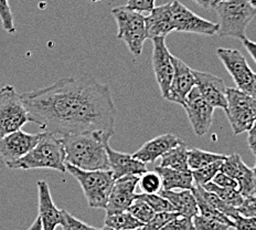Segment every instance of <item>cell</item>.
I'll return each mask as SVG.
<instances>
[{"instance_id":"6da1fadb","label":"cell","mask_w":256,"mask_h":230,"mask_svg":"<svg viewBox=\"0 0 256 230\" xmlns=\"http://www.w3.org/2000/svg\"><path fill=\"white\" fill-rule=\"evenodd\" d=\"M29 122L58 137L100 131L115 133L117 109L110 89L92 74L62 78L21 94Z\"/></svg>"},{"instance_id":"7a4b0ae2","label":"cell","mask_w":256,"mask_h":230,"mask_svg":"<svg viewBox=\"0 0 256 230\" xmlns=\"http://www.w3.org/2000/svg\"><path fill=\"white\" fill-rule=\"evenodd\" d=\"M66 163L84 170L110 169L108 156L105 149L106 142L112 135L108 133L93 131L62 136Z\"/></svg>"},{"instance_id":"3957f363","label":"cell","mask_w":256,"mask_h":230,"mask_svg":"<svg viewBox=\"0 0 256 230\" xmlns=\"http://www.w3.org/2000/svg\"><path fill=\"white\" fill-rule=\"evenodd\" d=\"M10 169H54L66 173V153L61 138L49 132L41 133L39 142L22 158L12 164Z\"/></svg>"},{"instance_id":"277c9868","label":"cell","mask_w":256,"mask_h":230,"mask_svg":"<svg viewBox=\"0 0 256 230\" xmlns=\"http://www.w3.org/2000/svg\"><path fill=\"white\" fill-rule=\"evenodd\" d=\"M212 9L218 17V36L240 40L246 38V28L256 15V8L248 0H221Z\"/></svg>"},{"instance_id":"5b68a950","label":"cell","mask_w":256,"mask_h":230,"mask_svg":"<svg viewBox=\"0 0 256 230\" xmlns=\"http://www.w3.org/2000/svg\"><path fill=\"white\" fill-rule=\"evenodd\" d=\"M66 168L82 187L88 206L105 209L115 180L112 170H84L66 163Z\"/></svg>"},{"instance_id":"8992f818","label":"cell","mask_w":256,"mask_h":230,"mask_svg":"<svg viewBox=\"0 0 256 230\" xmlns=\"http://www.w3.org/2000/svg\"><path fill=\"white\" fill-rule=\"evenodd\" d=\"M117 24V38L124 41L128 50L135 57L142 55V47L147 40L145 17L127 6L115 7L110 10Z\"/></svg>"},{"instance_id":"52a82bcc","label":"cell","mask_w":256,"mask_h":230,"mask_svg":"<svg viewBox=\"0 0 256 230\" xmlns=\"http://www.w3.org/2000/svg\"><path fill=\"white\" fill-rule=\"evenodd\" d=\"M226 113L234 135L248 132L256 121L255 98L238 89L228 88Z\"/></svg>"},{"instance_id":"ba28073f","label":"cell","mask_w":256,"mask_h":230,"mask_svg":"<svg viewBox=\"0 0 256 230\" xmlns=\"http://www.w3.org/2000/svg\"><path fill=\"white\" fill-rule=\"evenodd\" d=\"M29 122V114L12 85L0 89V136L21 130Z\"/></svg>"},{"instance_id":"9c48e42d","label":"cell","mask_w":256,"mask_h":230,"mask_svg":"<svg viewBox=\"0 0 256 230\" xmlns=\"http://www.w3.org/2000/svg\"><path fill=\"white\" fill-rule=\"evenodd\" d=\"M216 56L234 80L236 89L255 98L256 76L242 53L236 49L218 48Z\"/></svg>"},{"instance_id":"30bf717a","label":"cell","mask_w":256,"mask_h":230,"mask_svg":"<svg viewBox=\"0 0 256 230\" xmlns=\"http://www.w3.org/2000/svg\"><path fill=\"white\" fill-rule=\"evenodd\" d=\"M170 12L174 31L204 36H214L218 34V24L199 17L178 0L170 3Z\"/></svg>"},{"instance_id":"8fae6325","label":"cell","mask_w":256,"mask_h":230,"mask_svg":"<svg viewBox=\"0 0 256 230\" xmlns=\"http://www.w3.org/2000/svg\"><path fill=\"white\" fill-rule=\"evenodd\" d=\"M41 133L31 134L18 130L0 136V164L8 167L22 158L39 142Z\"/></svg>"},{"instance_id":"7c38bea8","label":"cell","mask_w":256,"mask_h":230,"mask_svg":"<svg viewBox=\"0 0 256 230\" xmlns=\"http://www.w3.org/2000/svg\"><path fill=\"white\" fill-rule=\"evenodd\" d=\"M152 69L154 78L164 99L167 98L168 91L174 76L172 53L166 45V37L152 38Z\"/></svg>"},{"instance_id":"4fadbf2b","label":"cell","mask_w":256,"mask_h":230,"mask_svg":"<svg viewBox=\"0 0 256 230\" xmlns=\"http://www.w3.org/2000/svg\"><path fill=\"white\" fill-rule=\"evenodd\" d=\"M182 108L186 112L194 132L198 136H204L212 125L214 109L202 98L196 87L190 91Z\"/></svg>"},{"instance_id":"5bb4252c","label":"cell","mask_w":256,"mask_h":230,"mask_svg":"<svg viewBox=\"0 0 256 230\" xmlns=\"http://www.w3.org/2000/svg\"><path fill=\"white\" fill-rule=\"evenodd\" d=\"M220 172L238 181V191L243 197H256L255 169L246 166L238 154L226 156L220 167Z\"/></svg>"},{"instance_id":"9a60e30c","label":"cell","mask_w":256,"mask_h":230,"mask_svg":"<svg viewBox=\"0 0 256 230\" xmlns=\"http://www.w3.org/2000/svg\"><path fill=\"white\" fill-rule=\"evenodd\" d=\"M138 179H140L138 175H128L114 180L108 205L105 207L106 215H113L128 209V207L135 200Z\"/></svg>"},{"instance_id":"2e32d148","label":"cell","mask_w":256,"mask_h":230,"mask_svg":"<svg viewBox=\"0 0 256 230\" xmlns=\"http://www.w3.org/2000/svg\"><path fill=\"white\" fill-rule=\"evenodd\" d=\"M172 61L174 66V76L166 100L184 106L186 96L196 87L194 72L181 59L172 55Z\"/></svg>"},{"instance_id":"e0dca14e","label":"cell","mask_w":256,"mask_h":230,"mask_svg":"<svg viewBox=\"0 0 256 230\" xmlns=\"http://www.w3.org/2000/svg\"><path fill=\"white\" fill-rule=\"evenodd\" d=\"M196 87L213 109H226V85L222 79L211 73L192 70Z\"/></svg>"},{"instance_id":"ac0fdd59","label":"cell","mask_w":256,"mask_h":230,"mask_svg":"<svg viewBox=\"0 0 256 230\" xmlns=\"http://www.w3.org/2000/svg\"><path fill=\"white\" fill-rule=\"evenodd\" d=\"M105 149L108 156L110 169L113 173L114 179L128 175L140 176L147 170V165L145 163L136 159L130 154L115 151L110 146L108 142L105 144Z\"/></svg>"},{"instance_id":"d6986e66","label":"cell","mask_w":256,"mask_h":230,"mask_svg":"<svg viewBox=\"0 0 256 230\" xmlns=\"http://www.w3.org/2000/svg\"><path fill=\"white\" fill-rule=\"evenodd\" d=\"M39 218L42 223V230H56L62 221V210L56 206L52 199L50 187L46 180H39Z\"/></svg>"},{"instance_id":"ffe728a7","label":"cell","mask_w":256,"mask_h":230,"mask_svg":"<svg viewBox=\"0 0 256 230\" xmlns=\"http://www.w3.org/2000/svg\"><path fill=\"white\" fill-rule=\"evenodd\" d=\"M181 143H182V141L174 134H170V133L162 134L146 142L138 151L132 154V156L145 164L154 163L162 154L169 151V149L178 146Z\"/></svg>"},{"instance_id":"44dd1931","label":"cell","mask_w":256,"mask_h":230,"mask_svg":"<svg viewBox=\"0 0 256 230\" xmlns=\"http://www.w3.org/2000/svg\"><path fill=\"white\" fill-rule=\"evenodd\" d=\"M145 27L147 39L166 37L172 32L170 3L154 7L147 17H145Z\"/></svg>"},{"instance_id":"7402d4cb","label":"cell","mask_w":256,"mask_h":230,"mask_svg":"<svg viewBox=\"0 0 256 230\" xmlns=\"http://www.w3.org/2000/svg\"><path fill=\"white\" fill-rule=\"evenodd\" d=\"M158 194L164 197L172 204L174 212H177L179 216L192 219L199 213L196 200L191 189L166 190L162 188Z\"/></svg>"},{"instance_id":"603a6c76","label":"cell","mask_w":256,"mask_h":230,"mask_svg":"<svg viewBox=\"0 0 256 230\" xmlns=\"http://www.w3.org/2000/svg\"><path fill=\"white\" fill-rule=\"evenodd\" d=\"M154 172L160 176L162 189H192V187H194V178H192L191 170L181 172V170L169 167L158 166L154 168Z\"/></svg>"},{"instance_id":"cb8c5ba5","label":"cell","mask_w":256,"mask_h":230,"mask_svg":"<svg viewBox=\"0 0 256 230\" xmlns=\"http://www.w3.org/2000/svg\"><path fill=\"white\" fill-rule=\"evenodd\" d=\"M160 165L162 167H169L172 169L181 170V172H189L188 166V148L186 143L182 142L172 149H169L160 156Z\"/></svg>"},{"instance_id":"d4e9b609","label":"cell","mask_w":256,"mask_h":230,"mask_svg":"<svg viewBox=\"0 0 256 230\" xmlns=\"http://www.w3.org/2000/svg\"><path fill=\"white\" fill-rule=\"evenodd\" d=\"M104 226L117 230H135L144 226V223L132 215L130 212L122 211L113 215H106Z\"/></svg>"},{"instance_id":"484cf974","label":"cell","mask_w":256,"mask_h":230,"mask_svg":"<svg viewBox=\"0 0 256 230\" xmlns=\"http://www.w3.org/2000/svg\"><path fill=\"white\" fill-rule=\"evenodd\" d=\"M191 190H192V194H194V198L196 200V206H198L199 215L204 216L206 218L214 219V220H218L222 223L228 224L230 227H233V221L231 220V219L224 215V213H222L221 211L216 209V208L212 207L210 204H208V202L204 199V197H202L200 192L198 191V189H196V187L194 185V187H192Z\"/></svg>"},{"instance_id":"4316f807","label":"cell","mask_w":256,"mask_h":230,"mask_svg":"<svg viewBox=\"0 0 256 230\" xmlns=\"http://www.w3.org/2000/svg\"><path fill=\"white\" fill-rule=\"evenodd\" d=\"M226 158V155L204 151L199 148L188 149V166L190 170L198 169L211 164L216 160H220Z\"/></svg>"},{"instance_id":"83f0119b","label":"cell","mask_w":256,"mask_h":230,"mask_svg":"<svg viewBox=\"0 0 256 230\" xmlns=\"http://www.w3.org/2000/svg\"><path fill=\"white\" fill-rule=\"evenodd\" d=\"M204 189L209 190L211 192H214V194L220 198L221 200H223L224 202H226L228 205H231L233 207H238L240 205L242 204V201L244 199V197L241 195L238 189L234 188H226V187H220L216 185L212 181H209L206 185L202 186Z\"/></svg>"},{"instance_id":"f1b7e54d","label":"cell","mask_w":256,"mask_h":230,"mask_svg":"<svg viewBox=\"0 0 256 230\" xmlns=\"http://www.w3.org/2000/svg\"><path fill=\"white\" fill-rule=\"evenodd\" d=\"M196 187V189H198V191L201 194V196L204 197V199L208 202V204H210L212 207H214L216 209H218V211H221L222 213H224V215L228 216V218L232 219L240 215L238 211L236 210V207H233L231 205H228L226 202H224L223 200H221L218 197L214 194V192H211L209 190L204 189V187L202 186H199V185H194Z\"/></svg>"},{"instance_id":"f546056e","label":"cell","mask_w":256,"mask_h":230,"mask_svg":"<svg viewBox=\"0 0 256 230\" xmlns=\"http://www.w3.org/2000/svg\"><path fill=\"white\" fill-rule=\"evenodd\" d=\"M222 162H223V159L216 160V162L208 164L204 167L191 170L192 178H194V185L204 186L206 183L211 181L212 178L216 175V173L220 172V167L222 165Z\"/></svg>"},{"instance_id":"4dcf8cb0","label":"cell","mask_w":256,"mask_h":230,"mask_svg":"<svg viewBox=\"0 0 256 230\" xmlns=\"http://www.w3.org/2000/svg\"><path fill=\"white\" fill-rule=\"evenodd\" d=\"M135 198L142 199L147 202L154 212L174 211L172 204H170L164 197L158 194V192H156V194H146V192H142V194H136Z\"/></svg>"},{"instance_id":"1f68e13d","label":"cell","mask_w":256,"mask_h":230,"mask_svg":"<svg viewBox=\"0 0 256 230\" xmlns=\"http://www.w3.org/2000/svg\"><path fill=\"white\" fill-rule=\"evenodd\" d=\"M127 211L130 212L137 220H140L144 224L150 221L154 216V213H156L147 202L138 198H135V200L132 202V205L128 207Z\"/></svg>"},{"instance_id":"d6a6232c","label":"cell","mask_w":256,"mask_h":230,"mask_svg":"<svg viewBox=\"0 0 256 230\" xmlns=\"http://www.w3.org/2000/svg\"><path fill=\"white\" fill-rule=\"evenodd\" d=\"M138 185H140L142 192L156 194V192H159V190L162 189V179H160V176L156 172H148V170H146L145 173L140 175Z\"/></svg>"},{"instance_id":"836d02e7","label":"cell","mask_w":256,"mask_h":230,"mask_svg":"<svg viewBox=\"0 0 256 230\" xmlns=\"http://www.w3.org/2000/svg\"><path fill=\"white\" fill-rule=\"evenodd\" d=\"M0 20H2V25L4 31H7L9 35L16 34L17 28H16L9 0H0Z\"/></svg>"},{"instance_id":"e575fe53","label":"cell","mask_w":256,"mask_h":230,"mask_svg":"<svg viewBox=\"0 0 256 230\" xmlns=\"http://www.w3.org/2000/svg\"><path fill=\"white\" fill-rule=\"evenodd\" d=\"M192 223H194V230H228L230 226L226 223H222L214 219L206 218L201 215H196L192 218Z\"/></svg>"},{"instance_id":"d590c367","label":"cell","mask_w":256,"mask_h":230,"mask_svg":"<svg viewBox=\"0 0 256 230\" xmlns=\"http://www.w3.org/2000/svg\"><path fill=\"white\" fill-rule=\"evenodd\" d=\"M60 226H62L63 230H100L80 220L66 210H62V221Z\"/></svg>"},{"instance_id":"8d00e7d4","label":"cell","mask_w":256,"mask_h":230,"mask_svg":"<svg viewBox=\"0 0 256 230\" xmlns=\"http://www.w3.org/2000/svg\"><path fill=\"white\" fill-rule=\"evenodd\" d=\"M160 230H194L192 219L184 216H177L167 222Z\"/></svg>"},{"instance_id":"74e56055","label":"cell","mask_w":256,"mask_h":230,"mask_svg":"<svg viewBox=\"0 0 256 230\" xmlns=\"http://www.w3.org/2000/svg\"><path fill=\"white\" fill-rule=\"evenodd\" d=\"M241 216L255 217L256 215V197H244L242 204L236 207Z\"/></svg>"},{"instance_id":"f35d334b","label":"cell","mask_w":256,"mask_h":230,"mask_svg":"<svg viewBox=\"0 0 256 230\" xmlns=\"http://www.w3.org/2000/svg\"><path fill=\"white\" fill-rule=\"evenodd\" d=\"M233 228L236 230H256V218L238 215L232 219Z\"/></svg>"},{"instance_id":"ab89813d","label":"cell","mask_w":256,"mask_h":230,"mask_svg":"<svg viewBox=\"0 0 256 230\" xmlns=\"http://www.w3.org/2000/svg\"><path fill=\"white\" fill-rule=\"evenodd\" d=\"M156 0H128L126 6L140 13H150Z\"/></svg>"},{"instance_id":"60d3db41","label":"cell","mask_w":256,"mask_h":230,"mask_svg":"<svg viewBox=\"0 0 256 230\" xmlns=\"http://www.w3.org/2000/svg\"><path fill=\"white\" fill-rule=\"evenodd\" d=\"M211 181L220 187H226V188H234V189L238 190V181L222 172L216 173V175L212 178Z\"/></svg>"},{"instance_id":"b9f144b4","label":"cell","mask_w":256,"mask_h":230,"mask_svg":"<svg viewBox=\"0 0 256 230\" xmlns=\"http://www.w3.org/2000/svg\"><path fill=\"white\" fill-rule=\"evenodd\" d=\"M255 144H256V133H255V125L250 128L248 131V145L252 152L253 155H255Z\"/></svg>"},{"instance_id":"7bdbcfd3","label":"cell","mask_w":256,"mask_h":230,"mask_svg":"<svg viewBox=\"0 0 256 230\" xmlns=\"http://www.w3.org/2000/svg\"><path fill=\"white\" fill-rule=\"evenodd\" d=\"M242 44H243V46H244L245 49H246V51H248V55H250V57H252L253 61H255V62H256V56H255L256 45H255V42L250 41V39H248V38H245V39H243V40H242Z\"/></svg>"},{"instance_id":"ee69618b","label":"cell","mask_w":256,"mask_h":230,"mask_svg":"<svg viewBox=\"0 0 256 230\" xmlns=\"http://www.w3.org/2000/svg\"><path fill=\"white\" fill-rule=\"evenodd\" d=\"M194 2L196 5H199L201 8H204L206 10H210L213 6V4L216 3V0H194Z\"/></svg>"},{"instance_id":"f6af8a7d","label":"cell","mask_w":256,"mask_h":230,"mask_svg":"<svg viewBox=\"0 0 256 230\" xmlns=\"http://www.w3.org/2000/svg\"><path fill=\"white\" fill-rule=\"evenodd\" d=\"M28 230H42V223H41V220H40L39 216L36 217V219L34 221V223L31 224L30 228Z\"/></svg>"},{"instance_id":"bcb514c9","label":"cell","mask_w":256,"mask_h":230,"mask_svg":"<svg viewBox=\"0 0 256 230\" xmlns=\"http://www.w3.org/2000/svg\"><path fill=\"white\" fill-rule=\"evenodd\" d=\"M100 230H117V229H112V228H108V227L104 226L103 228H100ZM135 230H147V229H146V227H145V224H144L142 227H140V228H137V229H135Z\"/></svg>"},{"instance_id":"7dc6e473","label":"cell","mask_w":256,"mask_h":230,"mask_svg":"<svg viewBox=\"0 0 256 230\" xmlns=\"http://www.w3.org/2000/svg\"><path fill=\"white\" fill-rule=\"evenodd\" d=\"M250 4L256 8V0H248Z\"/></svg>"},{"instance_id":"c3c4849f","label":"cell","mask_w":256,"mask_h":230,"mask_svg":"<svg viewBox=\"0 0 256 230\" xmlns=\"http://www.w3.org/2000/svg\"><path fill=\"white\" fill-rule=\"evenodd\" d=\"M90 2H92V3H100V2H102V0H90Z\"/></svg>"},{"instance_id":"681fc988","label":"cell","mask_w":256,"mask_h":230,"mask_svg":"<svg viewBox=\"0 0 256 230\" xmlns=\"http://www.w3.org/2000/svg\"><path fill=\"white\" fill-rule=\"evenodd\" d=\"M218 2H221V0H216V3H218ZM216 3H214V4H216ZM214 4H213V5H214Z\"/></svg>"}]
</instances>
